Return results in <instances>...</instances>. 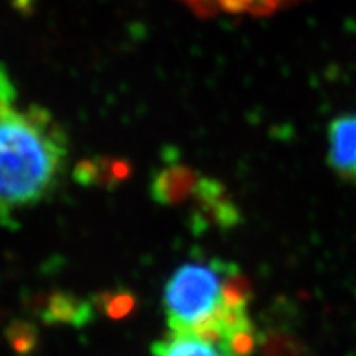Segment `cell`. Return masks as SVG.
<instances>
[{"label":"cell","mask_w":356,"mask_h":356,"mask_svg":"<svg viewBox=\"0 0 356 356\" xmlns=\"http://www.w3.org/2000/svg\"><path fill=\"white\" fill-rule=\"evenodd\" d=\"M131 175V165L124 160L109 157L84 159L73 170V178L83 186L114 188Z\"/></svg>","instance_id":"cell-8"},{"label":"cell","mask_w":356,"mask_h":356,"mask_svg":"<svg viewBox=\"0 0 356 356\" xmlns=\"http://www.w3.org/2000/svg\"><path fill=\"white\" fill-rule=\"evenodd\" d=\"M152 356H234L220 341L191 333L168 332L167 337L154 341Z\"/></svg>","instance_id":"cell-7"},{"label":"cell","mask_w":356,"mask_h":356,"mask_svg":"<svg viewBox=\"0 0 356 356\" xmlns=\"http://www.w3.org/2000/svg\"><path fill=\"white\" fill-rule=\"evenodd\" d=\"M97 307H101L104 314L113 318H121L127 315L134 307V299L129 292H115V293H102L99 296Z\"/></svg>","instance_id":"cell-10"},{"label":"cell","mask_w":356,"mask_h":356,"mask_svg":"<svg viewBox=\"0 0 356 356\" xmlns=\"http://www.w3.org/2000/svg\"><path fill=\"white\" fill-rule=\"evenodd\" d=\"M251 297L239 266L213 257L178 266L163 286L162 307L170 332L211 338L234 356H249L257 343Z\"/></svg>","instance_id":"cell-2"},{"label":"cell","mask_w":356,"mask_h":356,"mask_svg":"<svg viewBox=\"0 0 356 356\" xmlns=\"http://www.w3.org/2000/svg\"><path fill=\"white\" fill-rule=\"evenodd\" d=\"M66 159L63 129L42 106H22L10 74L0 66V220L50 197Z\"/></svg>","instance_id":"cell-1"},{"label":"cell","mask_w":356,"mask_h":356,"mask_svg":"<svg viewBox=\"0 0 356 356\" xmlns=\"http://www.w3.org/2000/svg\"><path fill=\"white\" fill-rule=\"evenodd\" d=\"M40 317L50 325H68L81 328L95 317V304L70 292H53L44 299Z\"/></svg>","instance_id":"cell-6"},{"label":"cell","mask_w":356,"mask_h":356,"mask_svg":"<svg viewBox=\"0 0 356 356\" xmlns=\"http://www.w3.org/2000/svg\"><path fill=\"white\" fill-rule=\"evenodd\" d=\"M299 0H186L198 13H251L267 15L286 8Z\"/></svg>","instance_id":"cell-9"},{"label":"cell","mask_w":356,"mask_h":356,"mask_svg":"<svg viewBox=\"0 0 356 356\" xmlns=\"http://www.w3.org/2000/svg\"><path fill=\"white\" fill-rule=\"evenodd\" d=\"M203 177L180 160H168L150 177L149 195L160 207H181L193 202Z\"/></svg>","instance_id":"cell-3"},{"label":"cell","mask_w":356,"mask_h":356,"mask_svg":"<svg viewBox=\"0 0 356 356\" xmlns=\"http://www.w3.org/2000/svg\"><path fill=\"white\" fill-rule=\"evenodd\" d=\"M328 163L338 177L356 184V113L340 115L328 127Z\"/></svg>","instance_id":"cell-5"},{"label":"cell","mask_w":356,"mask_h":356,"mask_svg":"<svg viewBox=\"0 0 356 356\" xmlns=\"http://www.w3.org/2000/svg\"><path fill=\"white\" fill-rule=\"evenodd\" d=\"M190 204L193 208L191 225L197 231H203L211 226L228 229L241 221L238 204L231 198L226 186L213 177H203L197 197Z\"/></svg>","instance_id":"cell-4"}]
</instances>
